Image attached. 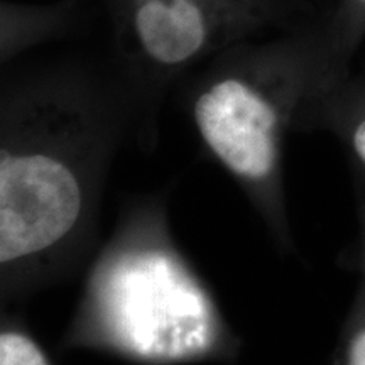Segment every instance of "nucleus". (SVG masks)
Wrapping results in <instances>:
<instances>
[{"label": "nucleus", "instance_id": "obj_1", "mask_svg": "<svg viewBox=\"0 0 365 365\" xmlns=\"http://www.w3.org/2000/svg\"><path fill=\"white\" fill-rule=\"evenodd\" d=\"M118 124L85 90L41 85L4 103L0 299L24 303L93 254Z\"/></svg>", "mask_w": 365, "mask_h": 365}, {"label": "nucleus", "instance_id": "obj_5", "mask_svg": "<svg viewBox=\"0 0 365 365\" xmlns=\"http://www.w3.org/2000/svg\"><path fill=\"white\" fill-rule=\"evenodd\" d=\"M298 130H328L344 149L354 185L365 186V76H345L314 98Z\"/></svg>", "mask_w": 365, "mask_h": 365}, {"label": "nucleus", "instance_id": "obj_8", "mask_svg": "<svg viewBox=\"0 0 365 365\" xmlns=\"http://www.w3.org/2000/svg\"><path fill=\"white\" fill-rule=\"evenodd\" d=\"M344 362L345 365H365V277H360L345 317Z\"/></svg>", "mask_w": 365, "mask_h": 365}, {"label": "nucleus", "instance_id": "obj_10", "mask_svg": "<svg viewBox=\"0 0 365 365\" xmlns=\"http://www.w3.org/2000/svg\"><path fill=\"white\" fill-rule=\"evenodd\" d=\"M210 2L218 4V6H223L228 9H234V11L240 12V9H244L245 6H247L249 0H210Z\"/></svg>", "mask_w": 365, "mask_h": 365}, {"label": "nucleus", "instance_id": "obj_6", "mask_svg": "<svg viewBox=\"0 0 365 365\" xmlns=\"http://www.w3.org/2000/svg\"><path fill=\"white\" fill-rule=\"evenodd\" d=\"M327 24L314 34L336 61L349 66L365 34V0H327Z\"/></svg>", "mask_w": 365, "mask_h": 365}, {"label": "nucleus", "instance_id": "obj_3", "mask_svg": "<svg viewBox=\"0 0 365 365\" xmlns=\"http://www.w3.org/2000/svg\"><path fill=\"white\" fill-rule=\"evenodd\" d=\"M349 75L309 38L264 61L210 73L191 93L190 113L200 140L284 254L296 252L284 188V139L298 130L309 103Z\"/></svg>", "mask_w": 365, "mask_h": 365}, {"label": "nucleus", "instance_id": "obj_9", "mask_svg": "<svg viewBox=\"0 0 365 365\" xmlns=\"http://www.w3.org/2000/svg\"><path fill=\"white\" fill-rule=\"evenodd\" d=\"M354 191L359 230L355 240L340 254L339 264L346 271L357 272L359 277H365V186L354 185Z\"/></svg>", "mask_w": 365, "mask_h": 365}, {"label": "nucleus", "instance_id": "obj_7", "mask_svg": "<svg viewBox=\"0 0 365 365\" xmlns=\"http://www.w3.org/2000/svg\"><path fill=\"white\" fill-rule=\"evenodd\" d=\"M19 318V314L2 313L0 365H49L43 349Z\"/></svg>", "mask_w": 365, "mask_h": 365}, {"label": "nucleus", "instance_id": "obj_2", "mask_svg": "<svg viewBox=\"0 0 365 365\" xmlns=\"http://www.w3.org/2000/svg\"><path fill=\"white\" fill-rule=\"evenodd\" d=\"M68 339L153 364L222 352L234 340L225 314L178 247L168 193L132 200L86 271Z\"/></svg>", "mask_w": 365, "mask_h": 365}, {"label": "nucleus", "instance_id": "obj_4", "mask_svg": "<svg viewBox=\"0 0 365 365\" xmlns=\"http://www.w3.org/2000/svg\"><path fill=\"white\" fill-rule=\"evenodd\" d=\"M228 9L210 0H125L129 33L153 75L190 66L225 38Z\"/></svg>", "mask_w": 365, "mask_h": 365}]
</instances>
